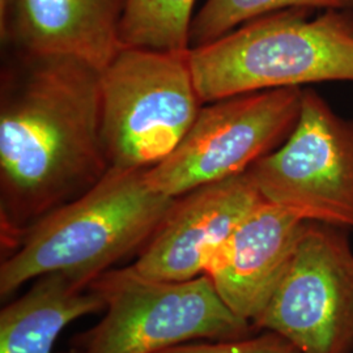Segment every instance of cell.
I'll use <instances>...</instances> for the list:
<instances>
[{
	"label": "cell",
	"mask_w": 353,
	"mask_h": 353,
	"mask_svg": "<svg viewBox=\"0 0 353 353\" xmlns=\"http://www.w3.org/2000/svg\"><path fill=\"white\" fill-rule=\"evenodd\" d=\"M0 80V212L13 243L110 169L100 70L67 55L10 50Z\"/></svg>",
	"instance_id": "1"
},
{
	"label": "cell",
	"mask_w": 353,
	"mask_h": 353,
	"mask_svg": "<svg viewBox=\"0 0 353 353\" xmlns=\"http://www.w3.org/2000/svg\"><path fill=\"white\" fill-rule=\"evenodd\" d=\"M145 170L110 168L93 188L26 229L0 265L1 297L55 272L90 285L141 250L176 201L153 189Z\"/></svg>",
	"instance_id": "2"
},
{
	"label": "cell",
	"mask_w": 353,
	"mask_h": 353,
	"mask_svg": "<svg viewBox=\"0 0 353 353\" xmlns=\"http://www.w3.org/2000/svg\"><path fill=\"white\" fill-rule=\"evenodd\" d=\"M290 8L239 26L190 49L203 103L245 93L303 85L353 83V10Z\"/></svg>",
	"instance_id": "3"
},
{
	"label": "cell",
	"mask_w": 353,
	"mask_h": 353,
	"mask_svg": "<svg viewBox=\"0 0 353 353\" xmlns=\"http://www.w3.org/2000/svg\"><path fill=\"white\" fill-rule=\"evenodd\" d=\"M102 137L110 168L161 163L201 110L190 50L123 46L100 71Z\"/></svg>",
	"instance_id": "4"
},
{
	"label": "cell",
	"mask_w": 353,
	"mask_h": 353,
	"mask_svg": "<svg viewBox=\"0 0 353 353\" xmlns=\"http://www.w3.org/2000/svg\"><path fill=\"white\" fill-rule=\"evenodd\" d=\"M90 285L105 301V316L81 338L80 353H159L201 339H239L255 330L228 307L207 275L157 280L131 265L103 272Z\"/></svg>",
	"instance_id": "5"
},
{
	"label": "cell",
	"mask_w": 353,
	"mask_h": 353,
	"mask_svg": "<svg viewBox=\"0 0 353 353\" xmlns=\"http://www.w3.org/2000/svg\"><path fill=\"white\" fill-rule=\"evenodd\" d=\"M303 89L261 90L205 103L176 150L145 170L148 183L179 198L245 173L288 139L299 121Z\"/></svg>",
	"instance_id": "6"
},
{
	"label": "cell",
	"mask_w": 353,
	"mask_h": 353,
	"mask_svg": "<svg viewBox=\"0 0 353 353\" xmlns=\"http://www.w3.org/2000/svg\"><path fill=\"white\" fill-rule=\"evenodd\" d=\"M246 172L267 202L303 221L353 229V121L316 90L303 89L288 139Z\"/></svg>",
	"instance_id": "7"
},
{
	"label": "cell",
	"mask_w": 353,
	"mask_h": 353,
	"mask_svg": "<svg viewBox=\"0 0 353 353\" xmlns=\"http://www.w3.org/2000/svg\"><path fill=\"white\" fill-rule=\"evenodd\" d=\"M255 330L301 353H353V248L348 229L306 221L290 265Z\"/></svg>",
	"instance_id": "8"
},
{
	"label": "cell",
	"mask_w": 353,
	"mask_h": 353,
	"mask_svg": "<svg viewBox=\"0 0 353 353\" xmlns=\"http://www.w3.org/2000/svg\"><path fill=\"white\" fill-rule=\"evenodd\" d=\"M263 201L248 172L186 192L143 246L134 268L157 280L202 276L234 229Z\"/></svg>",
	"instance_id": "9"
},
{
	"label": "cell",
	"mask_w": 353,
	"mask_h": 353,
	"mask_svg": "<svg viewBox=\"0 0 353 353\" xmlns=\"http://www.w3.org/2000/svg\"><path fill=\"white\" fill-rule=\"evenodd\" d=\"M305 223L263 201L241 221L207 267L204 275L220 299L252 326L284 276Z\"/></svg>",
	"instance_id": "10"
},
{
	"label": "cell",
	"mask_w": 353,
	"mask_h": 353,
	"mask_svg": "<svg viewBox=\"0 0 353 353\" xmlns=\"http://www.w3.org/2000/svg\"><path fill=\"white\" fill-rule=\"evenodd\" d=\"M128 0H0L3 48L67 55L101 71L123 48Z\"/></svg>",
	"instance_id": "11"
},
{
	"label": "cell",
	"mask_w": 353,
	"mask_h": 353,
	"mask_svg": "<svg viewBox=\"0 0 353 353\" xmlns=\"http://www.w3.org/2000/svg\"><path fill=\"white\" fill-rule=\"evenodd\" d=\"M105 310L101 294L62 272L37 279L0 313V353H54L65 326Z\"/></svg>",
	"instance_id": "12"
},
{
	"label": "cell",
	"mask_w": 353,
	"mask_h": 353,
	"mask_svg": "<svg viewBox=\"0 0 353 353\" xmlns=\"http://www.w3.org/2000/svg\"><path fill=\"white\" fill-rule=\"evenodd\" d=\"M195 0H128L121 26L126 48L190 50Z\"/></svg>",
	"instance_id": "13"
},
{
	"label": "cell",
	"mask_w": 353,
	"mask_h": 353,
	"mask_svg": "<svg viewBox=\"0 0 353 353\" xmlns=\"http://www.w3.org/2000/svg\"><path fill=\"white\" fill-rule=\"evenodd\" d=\"M290 8L353 10V0H207L192 17L190 49L208 45L258 17Z\"/></svg>",
	"instance_id": "14"
},
{
	"label": "cell",
	"mask_w": 353,
	"mask_h": 353,
	"mask_svg": "<svg viewBox=\"0 0 353 353\" xmlns=\"http://www.w3.org/2000/svg\"><path fill=\"white\" fill-rule=\"evenodd\" d=\"M258 335H248L229 341L185 343L159 353H301L287 338L278 332L262 330Z\"/></svg>",
	"instance_id": "15"
}]
</instances>
